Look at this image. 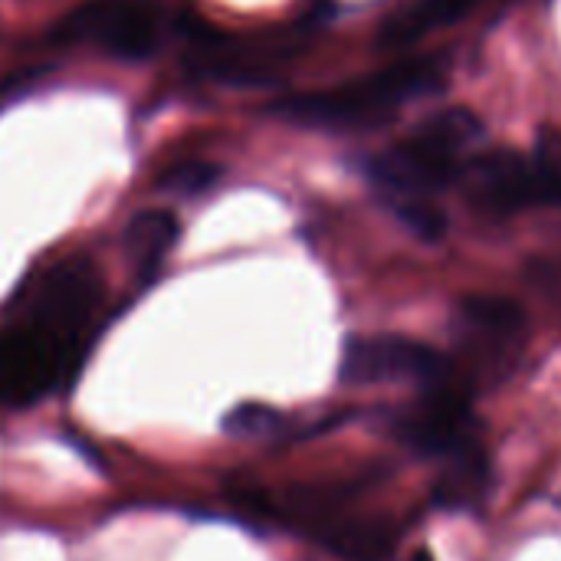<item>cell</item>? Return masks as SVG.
<instances>
[{
    "label": "cell",
    "instance_id": "1",
    "mask_svg": "<svg viewBox=\"0 0 561 561\" xmlns=\"http://www.w3.org/2000/svg\"><path fill=\"white\" fill-rule=\"evenodd\" d=\"M444 89L440 59H401L362 82L286 95L276 102V115L286 122L322 131H368L381 128L401 102Z\"/></svg>",
    "mask_w": 561,
    "mask_h": 561
},
{
    "label": "cell",
    "instance_id": "2",
    "mask_svg": "<svg viewBox=\"0 0 561 561\" xmlns=\"http://www.w3.org/2000/svg\"><path fill=\"white\" fill-rule=\"evenodd\" d=\"M102 306V279L85 256L59 260L30 276L7 309V322L30 325L66 348H85L95 312Z\"/></svg>",
    "mask_w": 561,
    "mask_h": 561
},
{
    "label": "cell",
    "instance_id": "3",
    "mask_svg": "<svg viewBox=\"0 0 561 561\" xmlns=\"http://www.w3.org/2000/svg\"><path fill=\"white\" fill-rule=\"evenodd\" d=\"M276 523L306 533L312 542L345 561H388L398 549V526L385 516L352 513L342 493L293 490L276 503Z\"/></svg>",
    "mask_w": 561,
    "mask_h": 561
},
{
    "label": "cell",
    "instance_id": "4",
    "mask_svg": "<svg viewBox=\"0 0 561 561\" xmlns=\"http://www.w3.org/2000/svg\"><path fill=\"white\" fill-rule=\"evenodd\" d=\"M59 43H89L122 59H145L161 39V10L154 0H85L56 26Z\"/></svg>",
    "mask_w": 561,
    "mask_h": 561
},
{
    "label": "cell",
    "instance_id": "5",
    "mask_svg": "<svg viewBox=\"0 0 561 561\" xmlns=\"http://www.w3.org/2000/svg\"><path fill=\"white\" fill-rule=\"evenodd\" d=\"M345 385H421L427 391L447 388L454 365L444 352L404 335L352 339L339 368Z\"/></svg>",
    "mask_w": 561,
    "mask_h": 561
},
{
    "label": "cell",
    "instance_id": "6",
    "mask_svg": "<svg viewBox=\"0 0 561 561\" xmlns=\"http://www.w3.org/2000/svg\"><path fill=\"white\" fill-rule=\"evenodd\" d=\"M388 434L437 463L483 444V424L473 417L470 401L450 385L434 388L417 404L394 411L388 417Z\"/></svg>",
    "mask_w": 561,
    "mask_h": 561
},
{
    "label": "cell",
    "instance_id": "7",
    "mask_svg": "<svg viewBox=\"0 0 561 561\" xmlns=\"http://www.w3.org/2000/svg\"><path fill=\"white\" fill-rule=\"evenodd\" d=\"M79 358L82 355L62 342L30 325L7 322L0 329V404H36L76 371Z\"/></svg>",
    "mask_w": 561,
    "mask_h": 561
},
{
    "label": "cell",
    "instance_id": "8",
    "mask_svg": "<svg viewBox=\"0 0 561 561\" xmlns=\"http://www.w3.org/2000/svg\"><path fill=\"white\" fill-rule=\"evenodd\" d=\"M470 197L490 214H519L526 207H561V168L552 158H523L496 151L477 164Z\"/></svg>",
    "mask_w": 561,
    "mask_h": 561
},
{
    "label": "cell",
    "instance_id": "9",
    "mask_svg": "<svg viewBox=\"0 0 561 561\" xmlns=\"http://www.w3.org/2000/svg\"><path fill=\"white\" fill-rule=\"evenodd\" d=\"M191 36V69L227 85H260L270 82L279 66L293 56L289 39H247L214 30L204 20L187 26Z\"/></svg>",
    "mask_w": 561,
    "mask_h": 561
},
{
    "label": "cell",
    "instance_id": "10",
    "mask_svg": "<svg viewBox=\"0 0 561 561\" xmlns=\"http://www.w3.org/2000/svg\"><path fill=\"white\" fill-rule=\"evenodd\" d=\"M457 171L460 161L421 145L414 135L371 161V181L381 184L391 197H431L434 191H444Z\"/></svg>",
    "mask_w": 561,
    "mask_h": 561
},
{
    "label": "cell",
    "instance_id": "11",
    "mask_svg": "<svg viewBox=\"0 0 561 561\" xmlns=\"http://www.w3.org/2000/svg\"><path fill=\"white\" fill-rule=\"evenodd\" d=\"M457 325L470 348L486 352V358H506L526 339V309L510 296H463L457 302Z\"/></svg>",
    "mask_w": 561,
    "mask_h": 561
},
{
    "label": "cell",
    "instance_id": "12",
    "mask_svg": "<svg viewBox=\"0 0 561 561\" xmlns=\"http://www.w3.org/2000/svg\"><path fill=\"white\" fill-rule=\"evenodd\" d=\"M490 493H493V460H490L486 444H477L440 463L431 496L440 510L473 513V510H483Z\"/></svg>",
    "mask_w": 561,
    "mask_h": 561
},
{
    "label": "cell",
    "instance_id": "13",
    "mask_svg": "<svg viewBox=\"0 0 561 561\" xmlns=\"http://www.w3.org/2000/svg\"><path fill=\"white\" fill-rule=\"evenodd\" d=\"M473 3L477 0H417L411 7H401L381 20L378 46L381 49H404V46L417 43L421 36L463 20L473 10Z\"/></svg>",
    "mask_w": 561,
    "mask_h": 561
},
{
    "label": "cell",
    "instance_id": "14",
    "mask_svg": "<svg viewBox=\"0 0 561 561\" xmlns=\"http://www.w3.org/2000/svg\"><path fill=\"white\" fill-rule=\"evenodd\" d=\"M178 243V220L164 210H141L125 230V250L141 279H151Z\"/></svg>",
    "mask_w": 561,
    "mask_h": 561
},
{
    "label": "cell",
    "instance_id": "15",
    "mask_svg": "<svg viewBox=\"0 0 561 561\" xmlns=\"http://www.w3.org/2000/svg\"><path fill=\"white\" fill-rule=\"evenodd\" d=\"M411 135L421 145L460 161V154L483 138V122H480L477 112H470L463 105H454V108H440V112L427 115Z\"/></svg>",
    "mask_w": 561,
    "mask_h": 561
},
{
    "label": "cell",
    "instance_id": "16",
    "mask_svg": "<svg viewBox=\"0 0 561 561\" xmlns=\"http://www.w3.org/2000/svg\"><path fill=\"white\" fill-rule=\"evenodd\" d=\"M398 220L421 240L437 243L447 233V214L431 197H394Z\"/></svg>",
    "mask_w": 561,
    "mask_h": 561
},
{
    "label": "cell",
    "instance_id": "17",
    "mask_svg": "<svg viewBox=\"0 0 561 561\" xmlns=\"http://www.w3.org/2000/svg\"><path fill=\"white\" fill-rule=\"evenodd\" d=\"M224 427L233 437H270L283 427V417H279V411H273L266 404H240L224 421Z\"/></svg>",
    "mask_w": 561,
    "mask_h": 561
},
{
    "label": "cell",
    "instance_id": "18",
    "mask_svg": "<svg viewBox=\"0 0 561 561\" xmlns=\"http://www.w3.org/2000/svg\"><path fill=\"white\" fill-rule=\"evenodd\" d=\"M214 178H217V168H214V164H204V161H181V164L168 168V171L158 178V187L178 191V194H197V191L210 187Z\"/></svg>",
    "mask_w": 561,
    "mask_h": 561
},
{
    "label": "cell",
    "instance_id": "19",
    "mask_svg": "<svg viewBox=\"0 0 561 561\" xmlns=\"http://www.w3.org/2000/svg\"><path fill=\"white\" fill-rule=\"evenodd\" d=\"M411 561H434V556H431V552H414Z\"/></svg>",
    "mask_w": 561,
    "mask_h": 561
}]
</instances>
